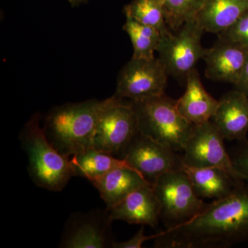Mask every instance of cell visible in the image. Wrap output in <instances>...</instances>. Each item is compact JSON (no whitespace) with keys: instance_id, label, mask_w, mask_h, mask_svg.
Returning <instances> with one entry per match:
<instances>
[{"instance_id":"e0dca14e","label":"cell","mask_w":248,"mask_h":248,"mask_svg":"<svg viewBox=\"0 0 248 248\" xmlns=\"http://www.w3.org/2000/svg\"><path fill=\"white\" fill-rule=\"evenodd\" d=\"M91 183L99 191L108 210L120 203L137 189L152 185L138 171L126 166L112 170Z\"/></svg>"},{"instance_id":"ac0fdd59","label":"cell","mask_w":248,"mask_h":248,"mask_svg":"<svg viewBox=\"0 0 248 248\" xmlns=\"http://www.w3.org/2000/svg\"><path fill=\"white\" fill-rule=\"evenodd\" d=\"M248 11V0H205L196 20L205 32L219 35Z\"/></svg>"},{"instance_id":"2e32d148","label":"cell","mask_w":248,"mask_h":248,"mask_svg":"<svg viewBox=\"0 0 248 248\" xmlns=\"http://www.w3.org/2000/svg\"><path fill=\"white\" fill-rule=\"evenodd\" d=\"M182 170L188 177L195 193L202 199L224 198L245 182L237 180L226 170L220 168L192 167L184 163Z\"/></svg>"},{"instance_id":"cb8c5ba5","label":"cell","mask_w":248,"mask_h":248,"mask_svg":"<svg viewBox=\"0 0 248 248\" xmlns=\"http://www.w3.org/2000/svg\"><path fill=\"white\" fill-rule=\"evenodd\" d=\"M239 143L231 156L235 169L245 182L248 183V140Z\"/></svg>"},{"instance_id":"52a82bcc","label":"cell","mask_w":248,"mask_h":248,"mask_svg":"<svg viewBox=\"0 0 248 248\" xmlns=\"http://www.w3.org/2000/svg\"><path fill=\"white\" fill-rule=\"evenodd\" d=\"M138 132V119L131 103L124 102L115 94L109 98L98 122L93 147L121 158L124 148Z\"/></svg>"},{"instance_id":"8fae6325","label":"cell","mask_w":248,"mask_h":248,"mask_svg":"<svg viewBox=\"0 0 248 248\" xmlns=\"http://www.w3.org/2000/svg\"><path fill=\"white\" fill-rule=\"evenodd\" d=\"M112 222L107 208L88 213L74 214L66 223L60 247L112 248L115 241L110 234Z\"/></svg>"},{"instance_id":"277c9868","label":"cell","mask_w":248,"mask_h":248,"mask_svg":"<svg viewBox=\"0 0 248 248\" xmlns=\"http://www.w3.org/2000/svg\"><path fill=\"white\" fill-rule=\"evenodd\" d=\"M130 102L136 114L140 133L176 152L183 151L195 125L179 113L177 100L164 94Z\"/></svg>"},{"instance_id":"5bb4252c","label":"cell","mask_w":248,"mask_h":248,"mask_svg":"<svg viewBox=\"0 0 248 248\" xmlns=\"http://www.w3.org/2000/svg\"><path fill=\"white\" fill-rule=\"evenodd\" d=\"M212 121L225 140L239 142L247 140L248 96L237 89L226 93L218 100Z\"/></svg>"},{"instance_id":"d4e9b609","label":"cell","mask_w":248,"mask_h":248,"mask_svg":"<svg viewBox=\"0 0 248 248\" xmlns=\"http://www.w3.org/2000/svg\"><path fill=\"white\" fill-rule=\"evenodd\" d=\"M155 234L146 236L144 234V226H142L141 229L136 233L133 237L127 241L122 242L114 241L112 248H141L147 241L155 239Z\"/></svg>"},{"instance_id":"6da1fadb","label":"cell","mask_w":248,"mask_h":248,"mask_svg":"<svg viewBox=\"0 0 248 248\" xmlns=\"http://www.w3.org/2000/svg\"><path fill=\"white\" fill-rule=\"evenodd\" d=\"M153 241L156 248H228L248 242V183L213 200L185 224L156 233Z\"/></svg>"},{"instance_id":"30bf717a","label":"cell","mask_w":248,"mask_h":248,"mask_svg":"<svg viewBox=\"0 0 248 248\" xmlns=\"http://www.w3.org/2000/svg\"><path fill=\"white\" fill-rule=\"evenodd\" d=\"M169 76L159 58H132L119 73L115 95L131 102L162 95Z\"/></svg>"},{"instance_id":"44dd1931","label":"cell","mask_w":248,"mask_h":248,"mask_svg":"<svg viewBox=\"0 0 248 248\" xmlns=\"http://www.w3.org/2000/svg\"><path fill=\"white\" fill-rule=\"evenodd\" d=\"M125 16L136 19L145 25L155 28L161 35L171 32L166 22L164 1L162 0H134L125 6Z\"/></svg>"},{"instance_id":"ba28073f","label":"cell","mask_w":248,"mask_h":248,"mask_svg":"<svg viewBox=\"0 0 248 248\" xmlns=\"http://www.w3.org/2000/svg\"><path fill=\"white\" fill-rule=\"evenodd\" d=\"M224 140L213 121L195 125L181 155L183 161L192 167L220 168L237 180L244 181L235 169L225 147Z\"/></svg>"},{"instance_id":"d6986e66","label":"cell","mask_w":248,"mask_h":248,"mask_svg":"<svg viewBox=\"0 0 248 248\" xmlns=\"http://www.w3.org/2000/svg\"><path fill=\"white\" fill-rule=\"evenodd\" d=\"M73 177H81L90 182L117 168L130 167L123 159L91 147L70 157ZM131 168V167H130Z\"/></svg>"},{"instance_id":"9c48e42d","label":"cell","mask_w":248,"mask_h":248,"mask_svg":"<svg viewBox=\"0 0 248 248\" xmlns=\"http://www.w3.org/2000/svg\"><path fill=\"white\" fill-rule=\"evenodd\" d=\"M121 158L153 185L171 171L182 170V156L170 147L138 132L124 148Z\"/></svg>"},{"instance_id":"484cf974","label":"cell","mask_w":248,"mask_h":248,"mask_svg":"<svg viewBox=\"0 0 248 248\" xmlns=\"http://www.w3.org/2000/svg\"><path fill=\"white\" fill-rule=\"evenodd\" d=\"M236 89L239 90L248 96V59L245 65L244 71L241 74L239 82L235 86Z\"/></svg>"},{"instance_id":"7c38bea8","label":"cell","mask_w":248,"mask_h":248,"mask_svg":"<svg viewBox=\"0 0 248 248\" xmlns=\"http://www.w3.org/2000/svg\"><path fill=\"white\" fill-rule=\"evenodd\" d=\"M248 59V49L231 40L218 37L216 43L205 48L203 60L205 62V76L220 82H239Z\"/></svg>"},{"instance_id":"4316f807","label":"cell","mask_w":248,"mask_h":248,"mask_svg":"<svg viewBox=\"0 0 248 248\" xmlns=\"http://www.w3.org/2000/svg\"><path fill=\"white\" fill-rule=\"evenodd\" d=\"M89 1V0H68L73 7L79 6L80 4H84V3H86Z\"/></svg>"},{"instance_id":"3957f363","label":"cell","mask_w":248,"mask_h":248,"mask_svg":"<svg viewBox=\"0 0 248 248\" xmlns=\"http://www.w3.org/2000/svg\"><path fill=\"white\" fill-rule=\"evenodd\" d=\"M19 139L34 184L53 192L63 190L73 177L70 157L59 153L48 141L41 126L39 114L32 115L25 124Z\"/></svg>"},{"instance_id":"ffe728a7","label":"cell","mask_w":248,"mask_h":248,"mask_svg":"<svg viewBox=\"0 0 248 248\" xmlns=\"http://www.w3.org/2000/svg\"><path fill=\"white\" fill-rule=\"evenodd\" d=\"M124 31L128 34L133 47V58L151 60L155 58L161 42V32L155 28L145 25L136 19L125 16Z\"/></svg>"},{"instance_id":"83f0119b","label":"cell","mask_w":248,"mask_h":248,"mask_svg":"<svg viewBox=\"0 0 248 248\" xmlns=\"http://www.w3.org/2000/svg\"><path fill=\"white\" fill-rule=\"evenodd\" d=\"M162 1H164V0H162Z\"/></svg>"},{"instance_id":"7402d4cb","label":"cell","mask_w":248,"mask_h":248,"mask_svg":"<svg viewBox=\"0 0 248 248\" xmlns=\"http://www.w3.org/2000/svg\"><path fill=\"white\" fill-rule=\"evenodd\" d=\"M205 0H164L166 22L172 31L195 20Z\"/></svg>"},{"instance_id":"5b68a950","label":"cell","mask_w":248,"mask_h":248,"mask_svg":"<svg viewBox=\"0 0 248 248\" xmlns=\"http://www.w3.org/2000/svg\"><path fill=\"white\" fill-rule=\"evenodd\" d=\"M153 187L161 205V221L166 229L191 221L209 204L197 195L182 170L165 173L155 181Z\"/></svg>"},{"instance_id":"4fadbf2b","label":"cell","mask_w":248,"mask_h":248,"mask_svg":"<svg viewBox=\"0 0 248 248\" xmlns=\"http://www.w3.org/2000/svg\"><path fill=\"white\" fill-rule=\"evenodd\" d=\"M108 211L112 221H123L129 224L156 228L161 220V205L153 185L133 191Z\"/></svg>"},{"instance_id":"7a4b0ae2","label":"cell","mask_w":248,"mask_h":248,"mask_svg":"<svg viewBox=\"0 0 248 248\" xmlns=\"http://www.w3.org/2000/svg\"><path fill=\"white\" fill-rule=\"evenodd\" d=\"M108 101L90 99L52 108L42 126L48 141L68 157L93 147L98 122Z\"/></svg>"},{"instance_id":"9a60e30c","label":"cell","mask_w":248,"mask_h":248,"mask_svg":"<svg viewBox=\"0 0 248 248\" xmlns=\"http://www.w3.org/2000/svg\"><path fill=\"white\" fill-rule=\"evenodd\" d=\"M185 84V93L176 102L179 113L195 125L212 120L218 101L207 92L197 68L187 77Z\"/></svg>"},{"instance_id":"603a6c76","label":"cell","mask_w":248,"mask_h":248,"mask_svg":"<svg viewBox=\"0 0 248 248\" xmlns=\"http://www.w3.org/2000/svg\"><path fill=\"white\" fill-rule=\"evenodd\" d=\"M218 35V37L236 42L248 49V11L231 28Z\"/></svg>"},{"instance_id":"8992f818","label":"cell","mask_w":248,"mask_h":248,"mask_svg":"<svg viewBox=\"0 0 248 248\" xmlns=\"http://www.w3.org/2000/svg\"><path fill=\"white\" fill-rule=\"evenodd\" d=\"M204 32L195 19L162 36L156 52L169 76L186 84L187 77L203 58L205 48L202 39Z\"/></svg>"}]
</instances>
